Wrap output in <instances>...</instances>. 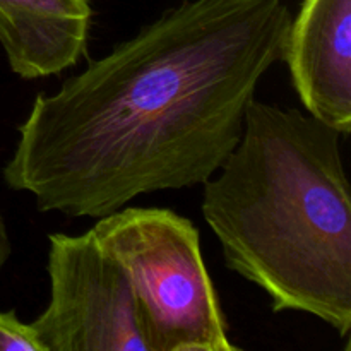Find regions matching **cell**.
<instances>
[{"label":"cell","instance_id":"ba28073f","mask_svg":"<svg viewBox=\"0 0 351 351\" xmlns=\"http://www.w3.org/2000/svg\"><path fill=\"white\" fill-rule=\"evenodd\" d=\"M10 254H12V245H10L9 230H7L3 216L2 213H0V273H2V269L5 267V264L9 263Z\"/></svg>","mask_w":351,"mask_h":351},{"label":"cell","instance_id":"8992f818","mask_svg":"<svg viewBox=\"0 0 351 351\" xmlns=\"http://www.w3.org/2000/svg\"><path fill=\"white\" fill-rule=\"evenodd\" d=\"M89 0H0V45L21 79L50 77L88 51Z\"/></svg>","mask_w":351,"mask_h":351},{"label":"cell","instance_id":"7a4b0ae2","mask_svg":"<svg viewBox=\"0 0 351 351\" xmlns=\"http://www.w3.org/2000/svg\"><path fill=\"white\" fill-rule=\"evenodd\" d=\"M341 134L298 108L252 99L243 132L202 184L226 267L271 298L351 332V195Z\"/></svg>","mask_w":351,"mask_h":351},{"label":"cell","instance_id":"6da1fadb","mask_svg":"<svg viewBox=\"0 0 351 351\" xmlns=\"http://www.w3.org/2000/svg\"><path fill=\"white\" fill-rule=\"evenodd\" d=\"M283 0H184L40 93L2 170L41 213L101 218L136 197L202 185L239 144L283 60Z\"/></svg>","mask_w":351,"mask_h":351},{"label":"cell","instance_id":"5b68a950","mask_svg":"<svg viewBox=\"0 0 351 351\" xmlns=\"http://www.w3.org/2000/svg\"><path fill=\"white\" fill-rule=\"evenodd\" d=\"M283 60L308 115L351 132V0H304L291 17Z\"/></svg>","mask_w":351,"mask_h":351},{"label":"cell","instance_id":"52a82bcc","mask_svg":"<svg viewBox=\"0 0 351 351\" xmlns=\"http://www.w3.org/2000/svg\"><path fill=\"white\" fill-rule=\"evenodd\" d=\"M0 351H45L33 326L19 321L14 311L0 312Z\"/></svg>","mask_w":351,"mask_h":351},{"label":"cell","instance_id":"3957f363","mask_svg":"<svg viewBox=\"0 0 351 351\" xmlns=\"http://www.w3.org/2000/svg\"><path fill=\"white\" fill-rule=\"evenodd\" d=\"M122 264L147 351H239L201 252L199 230L167 208H125L91 228Z\"/></svg>","mask_w":351,"mask_h":351},{"label":"cell","instance_id":"277c9868","mask_svg":"<svg viewBox=\"0 0 351 351\" xmlns=\"http://www.w3.org/2000/svg\"><path fill=\"white\" fill-rule=\"evenodd\" d=\"M50 302L31 322L45 351H147L122 264L96 240L48 235Z\"/></svg>","mask_w":351,"mask_h":351}]
</instances>
